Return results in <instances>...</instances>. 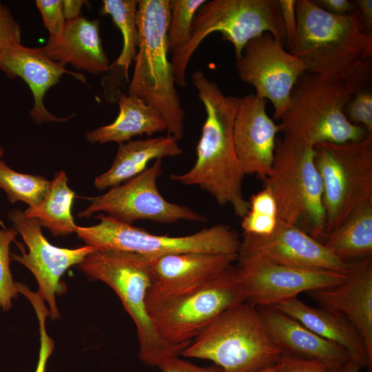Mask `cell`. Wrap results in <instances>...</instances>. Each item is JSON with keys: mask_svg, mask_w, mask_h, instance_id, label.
<instances>
[{"mask_svg": "<svg viewBox=\"0 0 372 372\" xmlns=\"http://www.w3.org/2000/svg\"><path fill=\"white\" fill-rule=\"evenodd\" d=\"M17 234L13 226L0 229V307L4 311L11 308L12 299L17 297L18 289L10 269V245Z\"/></svg>", "mask_w": 372, "mask_h": 372, "instance_id": "1f68e13d", "label": "cell"}, {"mask_svg": "<svg viewBox=\"0 0 372 372\" xmlns=\"http://www.w3.org/2000/svg\"><path fill=\"white\" fill-rule=\"evenodd\" d=\"M236 66L240 79L255 88V95L271 102L278 121L289 107L294 85L306 71L303 63L268 32L248 41Z\"/></svg>", "mask_w": 372, "mask_h": 372, "instance_id": "5bb4252c", "label": "cell"}, {"mask_svg": "<svg viewBox=\"0 0 372 372\" xmlns=\"http://www.w3.org/2000/svg\"><path fill=\"white\" fill-rule=\"evenodd\" d=\"M237 255L187 252L152 259L145 298L149 316L233 266Z\"/></svg>", "mask_w": 372, "mask_h": 372, "instance_id": "2e32d148", "label": "cell"}, {"mask_svg": "<svg viewBox=\"0 0 372 372\" xmlns=\"http://www.w3.org/2000/svg\"><path fill=\"white\" fill-rule=\"evenodd\" d=\"M138 0H104L100 9L101 14L111 16L123 41L120 55L110 64L109 74L102 81L108 101H117L122 83L130 82L129 69L135 61L138 46Z\"/></svg>", "mask_w": 372, "mask_h": 372, "instance_id": "d4e9b609", "label": "cell"}, {"mask_svg": "<svg viewBox=\"0 0 372 372\" xmlns=\"http://www.w3.org/2000/svg\"><path fill=\"white\" fill-rule=\"evenodd\" d=\"M349 122L363 127L372 134V92L366 88L358 90L344 109Z\"/></svg>", "mask_w": 372, "mask_h": 372, "instance_id": "836d02e7", "label": "cell"}, {"mask_svg": "<svg viewBox=\"0 0 372 372\" xmlns=\"http://www.w3.org/2000/svg\"><path fill=\"white\" fill-rule=\"evenodd\" d=\"M278 127L267 112V100L255 94L239 98L233 128L236 154L245 174L265 179L274 160Z\"/></svg>", "mask_w": 372, "mask_h": 372, "instance_id": "ac0fdd59", "label": "cell"}, {"mask_svg": "<svg viewBox=\"0 0 372 372\" xmlns=\"http://www.w3.org/2000/svg\"><path fill=\"white\" fill-rule=\"evenodd\" d=\"M119 112L110 124L85 133L92 143L130 141L138 135H152L167 130V124L161 114L138 97L121 93L118 98Z\"/></svg>", "mask_w": 372, "mask_h": 372, "instance_id": "484cf974", "label": "cell"}, {"mask_svg": "<svg viewBox=\"0 0 372 372\" xmlns=\"http://www.w3.org/2000/svg\"><path fill=\"white\" fill-rule=\"evenodd\" d=\"M354 2L364 32L372 34V0H355Z\"/></svg>", "mask_w": 372, "mask_h": 372, "instance_id": "60d3db41", "label": "cell"}, {"mask_svg": "<svg viewBox=\"0 0 372 372\" xmlns=\"http://www.w3.org/2000/svg\"><path fill=\"white\" fill-rule=\"evenodd\" d=\"M180 355L211 360L224 372H252L278 363L282 356L257 308L247 302L218 316Z\"/></svg>", "mask_w": 372, "mask_h": 372, "instance_id": "5b68a950", "label": "cell"}, {"mask_svg": "<svg viewBox=\"0 0 372 372\" xmlns=\"http://www.w3.org/2000/svg\"><path fill=\"white\" fill-rule=\"evenodd\" d=\"M35 4L49 32V41L59 38L65 27L66 19L62 0H37Z\"/></svg>", "mask_w": 372, "mask_h": 372, "instance_id": "e575fe53", "label": "cell"}, {"mask_svg": "<svg viewBox=\"0 0 372 372\" xmlns=\"http://www.w3.org/2000/svg\"><path fill=\"white\" fill-rule=\"evenodd\" d=\"M322 243L348 264L372 257V201L355 209L339 227L327 234Z\"/></svg>", "mask_w": 372, "mask_h": 372, "instance_id": "4316f807", "label": "cell"}, {"mask_svg": "<svg viewBox=\"0 0 372 372\" xmlns=\"http://www.w3.org/2000/svg\"><path fill=\"white\" fill-rule=\"evenodd\" d=\"M260 318L282 355L313 360L335 369L351 360L348 353L273 307H257Z\"/></svg>", "mask_w": 372, "mask_h": 372, "instance_id": "44dd1931", "label": "cell"}, {"mask_svg": "<svg viewBox=\"0 0 372 372\" xmlns=\"http://www.w3.org/2000/svg\"><path fill=\"white\" fill-rule=\"evenodd\" d=\"M3 154H4V149L2 147L0 146V159L3 155Z\"/></svg>", "mask_w": 372, "mask_h": 372, "instance_id": "f6af8a7d", "label": "cell"}, {"mask_svg": "<svg viewBox=\"0 0 372 372\" xmlns=\"http://www.w3.org/2000/svg\"><path fill=\"white\" fill-rule=\"evenodd\" d=\"M0 70L7 76L20 77L28 85L34 98L30 115L37 123L65 121L70 118L53 115L43 103L47 91L59 82L63 74L86 83L82 74L66 70L65 65L50 59L43 48H28L21 43H12L5 48L0 56Z\"/></svg>", "mask_w": 372, "mask_h": 372, "instance_id": "ffe728a7", "label": "cell"}, {"mask_svg": "<svg viewBox=\"0 0 372 372\" xmlns=\"http://www.w3.org/2000/svg\"><path fill=\"white\" fill-rule=\"evenodd\" d=\"M206 0H169L167 41L168 52L184 48L190 39L191 28L199 8Z\"/></svg>", "mask_w": 372, "mask_h": 372, "instance_id": "4dcf8cb0", "label": "cell"}, {"mask_svg": "<svg viewBox=\"0 0 372 372\" xmlns=\"http://www.w3.org/2000/svg\"><path fill=\"white\" fill-rule=\"evenodd\" d=\"M163 372H224L218 366H198L178 357L165 361L160 367Z\"/></svg>", "mask_w": 372, "mask_h": 372, "instance_id": "f35d334b", "label": "cell"}, {"mask_svg": "<svg viewBox=\"0 0 372 372\" xmlns=\"http://www.w3.org/2000/svg\"><path fill=\"white\" fill-rule=\"evenodd\" d=\"M238 253L260 256L295 268L347 273L351 265L337 258L322 242L280 220L268 236L243 234Z\"/></svg>", "mask_w": 372, "mask_h": 372, "instance_id": "e0dca14e", "label": "cell"}, {"mask_svg": "<svg viewBox=\"0 0 372 372\" xmlns=\"http://www.w3.org/2000/svg\"><path fill=\"white\" fill-rule=\"evenodd\" d=\"M50 182L42 176L17 172L0 159V188L10 203L21 201L29 207L36 205L48 192Z\"/></svg>", "mask_w": 372, "mask_h": 372, "instance_id": "f1b7e54d", "label": "cell"}, {"mask_svg": "<svg viewBox=\"0 0 372 372\" xmlns=\"http://www.w3.org/2000/svg\"><path fill=\"white\" fill-rule=\"evenodd\" d=\"M86 2L83 0H63V12L66 20L79 17L81 10Z\"/></svg>", "mask_w": 372, "mask_h": 372, "instance_id": "b9f144b4", "label": "cell"}, {"mask_svg": "<svg viewBox=\"0 0 372 372\" xmlns=\"http://www.w3.org/2000/svg\"><path fill=\"white\" fill-rule=\"evenodd\" d=\"M8 218L22 236L28 247L22 255L10 253V258L26 267L34 276L39 285L38 293L46 300L52 320L59 318L56 295L64 292L65 286L60 282L65 271L81 262L97 248L84 246L76 249L61 248L51 245L43 236L41 226L35 218L28 217L20 209L11 210Z\"/></svg>", "mask_w": 372, "mask_h": 372, "instance_id": "9a60e30c", "label": "cell"}, {"mask_svg": "<svg viewBox=\"0 0 372 372\" xmlns=\"http://www.w3.org/2000/svg\"><path fill=\"white\" fill-rule=\"evenodd\" d=\"M152 260L134 252L97 249L76 266L90 280H101L116 292L135 324L139 358L147 365L160 367L180 355L182 350L159 338L147 312L145 298L151 281Z\"/></svg>", "mask_w": 372, "mask_h": 372, "instance_id": "277c9868", "label": "cell"}, {"mask_svg": "<svg viewBox=\"0 0 372 372\" xmlns=\"http://www.w3.org/2000/svg\"><path fill=\"white\" fill-rule=\"evenodd\" d=\"M313 1L325 11L336 15L347 14L356 10L354 1L315 0Z\"/></svg>", "mask_w": 372, "mask_h": 372, "instance_id": "ab89813d", "label": "cell"}, {"mask_svg": "<svg viewBox=\"0 0 372 372\" xmlns=\"http://www.w3.org/2000/svg\"><path fill=\"white\" fill-rule=\"evenodd\" d=\"M245 175L236 154L232 125L222 119L211 118L203 124L194 166L184 174H172L170 178L199 187L218 205H230L242 218L249 208L243 194Z\"/></svg>", "mask_w": 372, "mask_h": 372, "instance_id": "30bf717a", "label": "cell"}, {"mask_svg": "<svg viewBox=\"0 0 372 372\" xmlns=\"http://www.w3.org/2000/svg\"><path fill=\"white\" fill-rule=\"evenodd\" d=\"M306 293L320 307L346 317L372 359V257L353 262L341 282Z\"/></svg>", "mask_w": 372, "mask_h": 372, "instance_id": "d6986e66", "label": "cell"}, {"mask_svg": "<svg viewBox=\"0 0 372 372\" xmlns=\"http://www.w3.org/2000/svg\"><path fill=\"white\" fill-rule=\"evenodd\" d=\"M359 90L344 79L305 71L292 89L289 107L278 124V133L313 146L364 138L369 133L344 114L346 105Z\"/></svg>", "mask_w": 372, "mask_h": 372, "instance_id": "7a4b0ae2", "label": "cell"}, {"mask_svg": "<svg viewBox=\"0 0 372 372\" xmlns=\"http://www.w3.org/2000/svg\"><path fill=\"white\" fill-rule=\"evenodd\" d=\"M169 0H138V46L127 94L141 99L163 116L167 134L177 141L184 132L185 112L168 60Z\"/></svg>", "mask_w": 372, "mask_h": 372, "instance_id": "3957f363", "label": "cell"}, {"mask_svg": "<svg viewBox=\"0 0 372 372\" xmlns=\"http://www.w3.org/2000/svg\"><path fill=\"white\" fill-rule=\"evenodd\" d=\"M249 209L242 218L243 234L268 236L276 229L278 218V209L271 189L266 185L262 190L253 194Z\"/></svg>", "mask_w": 372, "mask_h": 372, "instance_id": "f546056e", "label": "cell"}, {"mask_svg": "<svg viewBox=\"0 0 372 372\" xmlns=\"http://www.w3.org/2000/svg\"><path fill=\"white\" fill-rule=\"evenodd\" d=\"M361 368L360 365L350 360L335 369H330L329 372H359Z\"/></svg>", "mask_w": 372, "mask_h": 372, "instance_id": "7bdbcfd3", "label": "cell"}, {"mask_svg": "<svg viewBox=\"0 0 372 372\" xmlns=\"http://www.w3.org/2000/svg\"><path fill=\"white\" fill-rule=\"evenodd\" d=\"M246 302L235 266L151 316L155 331L167 344L182 351L225 311Z\"/></svg>", "mask_w": 372, "mask_h": 372, "instance_id": "8fae6325", "label": "cell"}, {"mask_svg": "<svg viewBox=\"0 0 372 372\" xmlns=\"http://www.w3.org/2000/svg\"><path fill=\"white\" fill-rule=\"evenodd\" d=\"M217 32L222 34L223 40L232 43L236 59L248 41L265 32L286 47L278 0L206 1L194 18L189 42L172 54L171 63L178 86L187 85V67L195 50L207 36Z\"/></svg>", "mask_w": 372, "mask_h": 372, "instance_id": "8992f818", "label": "cell"}, {"mask_svg": "<svg viewBox=\"0 0 372 372\" xmlns=\"http://www.w3.org/2000/svg\"><path fill=\"white\" fill-rule=\"evenodd\" d=\"M52 60L70 63L78 70L100 74L110 69V60L102 45L99 21L79 17L66 20L63 32L43 47Z\"/></svg>", "mask_w": 372, "mask_h": 372, "instance_id": "7402d4cb", "label": "cell"}, {"mask_svg": "<svg viewBox=\"0 0 372 372\" xmlns=\"http://www.w3.org/2000/svg\"><path fill=\"white\" fill-rule=\"evenodd\" d=\"M252 372H278V364H273Z\"/></svg>", "mask_w": 372, "mask_h": 372, "instance_id": "ee69618b", "label": "cell"}, {"mask_svg": "<svg viewBox=\"0 0 372 372\" xmlns=\"http://www.w3.org/2000/svg\"><path fill=\"white\" fill-rule=\"evenodd\" d=\"M162 159H157L145 171L129 180L111 187L102 195L89 197L90 204L78 214L90 218L96 212L122 223L132 225L137 220L172 224L179 220L205 223L207 218L190 207L166 200L157 187L162 174Z\"/></svg>", "mask_w": 372, "mask_h": 372, "instance_id": "7c38bea8", "label": "cell"}, {"mask_svg": "<svg viewBox=\"0 0 372 372\" xmlns=\"http://www.w3.org/2000/svg\"><path fill=\"white\" fill-rule=\"evenodd\" d=\"M314 158V146L278 138L271 172L263 180L276 198L279 220L322 242L327 235L323 188Z\"/></svg>", "mask_w": 372, "mask_h": 372, "instance_id": "52a82bcc", "label": "cell"}, {"mask_svg": "<svg viewBox=\"0 0 372 372\" xmlns=\"http://www.w3.org/2000/svg\"><path fill=\"white\" fill-rule=\"evenodd\" d=\"M68 182L63 170L56 172L39 203L24 211L28 217L37 219L54 236L70 235L75 232L77 226L71 212L75 193Z\"/></svg>", "mask_w": 372, "mask_h": 372, "instance_id": "83f0119b", "label": "cell"}, {"mask_svg": "<svg viewBox=\"0 0 372 372\" xmlns=\"http://www.w3.org/2000/svg\"><path fill=\"white\" fill-rule=\"evenodd\" d=\"M235 266L246 302L255 307H274L302 292L329 287L347 273L304 269L272 262L260 256L238 253Z\"/></svg>", "mask_w": 372, "mask_h": 372, "instance_id": "4fadbf2b", "label": "cell"}, {"mask_svg": "<svg viewBox=\"0 0 372 372\" xmlns=\"http://www.w3.org/2000/svg\"><path fill=\"white\" fill-rule=\"evenodd\" d=\"M278 372H329L324 364L305 359L282 355L278 362Z\"/></svg>", "mask_w": 372, "mask_h": 372, "instance_id": "8d00e7d4", "label": "cell"}, {"mask_svg": "<svg viewBox=\"0 0 372 372\" xmlns=\"http://www.w3.org/2000/svg\"><path fill=\"white\" fill-rule=\"evenodd\" d=\"M314 150L327 234L358 207L372 201V134L356 141L320 143Z\"/></svg>", "mask_w": 372, "mask_h": 372, "instance_id": "9c48e42d", "label": "cell"}, {"mask_svg": "<svg viewBox=\"0 0 372 372\" xmlns=\"http://www.w3.org/2000/svg\"><path fill=\"white\" fill-rule=\"evenodd\" d=\"M23 295L27 297L32 304L39 324L40 349L35 372H45L48 360L54 347V342L48 335L45 325V318L48 315H50V311L46 308L44 303L45 300L38 291L33 292L30 289H26L23 291Z\"/></svg>", "mask_w": 372, "mask_h": 372, "instance_id": "d6a6232c", "label": "cell"}, {"mask_svg": "<svg viewBox=\"0 0 372 372\" xmlns=\"http://www.w3.org/2000/svg\"><path fill=\"white\" fill-rule=\"evenodd\" d=\"M296 2L297 0H278L288 50L293 43L297 31Z\"/></svg>", "mask_w": 372, "mask_h": 372, "instance_id": "74e56055", "label": "cell"}, {"mask_svg": "<svg viewBox=\"0 0 372 372\" xmlns=\"http://www.w3.org/2000/svg\"><path fill=\"white\" fill-rule=\"evenodd\" d=\"M273 307L296 319L320 337L344 349L351 360L361 367L371 369L372 359L363 339L344 316L322 307H311L297 297Z\"/></svg>", "mask_w": 372, "mask_h": 372, "instance_id": "603a6c76", "label": "cell"}, {"mask_svg": "<svg viewBox=\"0 0 372 372\" xmlns=\"http://www.w3.org/2000/svg\"><path fill=\"white\" fill-rule=\"evenodd\" d=\"M21 30L10 10L0 1V56L5 48L14 43H21Z\"/></svg>", "mask_w": 372, "mask_h": 372, "instance_id": "d590c367", "label": "cell"}, {"mask_svg": "<svg viewBox=\"0 0 372 372\" xmlns=\"http://www.w3.org/2000/svg\"><path fill=\"white\" fill-rule=\"evenodd\" d=\"M296 18V34L288 51L306 71L365 88L371 76L372 34L364 32L358 10L336 15L313 1L298 0Z\"/></svg>", "mask_w": 372, "mask_h": 372, "instance_id": "6da1fadb", "label": "cell"}, {"mask_svg": "<svg viewBox=\"0 0 372 372\" xmlns=\"http://www.w3.org/2000/svg\"><path fill=\"white\" fill-rule=\"evenodd\" d=\"M182 153L178 141L169 135L119 143L111 167L96 177L94 185L99 190L118 186L145 171L151 161Z\"/></svg>", "mask_w": 372, "mask_h": 372, "instance_id": "cb8c5ba5", "label": "cell"}, {"mask_svg": "<svg viewBox=\"0 0 372 372\" xmlns=\"http://www.w3.org/2000/svg\"><path fill=\"white\" fill-rule=\"evenodd\" d=\"M99 223L76 226L75 232L86 245L136 253L152 259L187 252L238 254V234L226 224H217L183 236L155 235L133 225L118 221L104 214L95 216Z\"/></svg>", "mask_w": 372, "mask_h": 372, "instance_id": "ba28073f", "label": "cell"}]
</instances>
